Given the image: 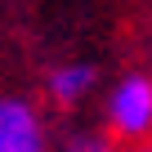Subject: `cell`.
I'll return each instance as SVG.
<instances>
[{"mask_svg": "<svg viewBox=\"0 0 152 152\" xmlns=\"http://www.w3.org/2000/svg\"><path fill=\"white\" fill-rule=\"evenodd\" d=\"M0 152H45V130L31 103L0 99Z\"/></svg>", "mask_w": 152, "mask_h": 152, "instance_id": "7a4b0ae2", "label": "cell"}, {"mask_svg": "<svg viewBox=\"0 0 152 152\" xmlns=\"http://www.w3.org/2000/svg\"><path fill=\"white\" fill-rule=\"evenodd\" d=\"M107 121L125 139H143L152 125V81L148 76H125L107 94Z\"/></svg>", "mask_w": 152, "mask_h": 152, "instance_id": "6da1fadb", "label": "cell"}, {"mask_svg": "<svg viewBox=\"0 0 152 152\" xmlns=\"http://www.w3.org/2000/svg\"><path fill=\"white\" fill-rule=\"evenodd\" d=\"M67 152H112V143H103L99 134H81V139H72Z\"/></svg>", "mask_w": 152, "mask_h": 152, "instance_id": "277c9868", "label": "cell"}, {"mask_svg": "<svg viewBox=\"0 0 152 152\" xmlns=\"http://www.w3.org/2000/svg\"><path fill=\"white\" fill-rule=\"evenodd\" d=\"M94 81H99V72L90 67V63H72V67H58L54 72V81H49V94L58 99V103H81L90 90H94Z\"/></svg>", "mask_w": 152, "mask_h": 152, "instance_id": "3957f363", "label": "cell"}]
</instances>
